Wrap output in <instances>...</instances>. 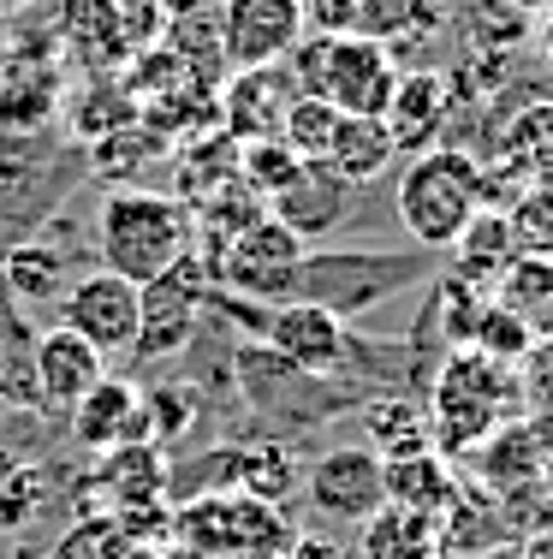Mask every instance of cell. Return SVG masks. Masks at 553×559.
I'll return each mask as SVG.
<instances>
[{
	"label": "cell",
	"mask_w": 553,
	"mask_h": 559,
	"mask_svg": "<svg viewBox=\"0 0 553 559\" xmlns=\"http://www.w3.org/2000/svg\"><path fill=\"white\" fill-rule=\"evenodd\" d=\"M232 388L250 405V429L274 435V441H298V435L322 429L339 411H358L363 393L346 388L339 376H310V369L286 364L262 340H232Z\"/></svg>",
	"instance_id": "6da1fadb"
},
{
	"label": "cell",
	"mask_w": 553,
	"mask_h": 559,
	"mask_svg": "<svg viewBox=\"0 0 553 559\" xmlns=\"http://www.w3.org/2000/svg\"><path fill=\"white\" fill-rule=\"evenodd\" d=\"M191 209L167 191H143V185H113L96 209V269L149 286L161 280L173 262L191 257Z\"/></svg>",
	"instance_id": "7a4b0ae2"
},
{
	"label": "cell",
	"mask_w": 553,
	"mask_h": 559,
	"mask_svg": "<svg viewBox=\"0 0 553 559\" xmlns=\"http://www.w3.org/2000/svg\"><path fill=\"white\" fill-rule=\"evenodd\" d=\"M423 274H434V250H304V262L292 269L286 298L315 304V310L358 322V316L381 310L387 298L411 292ZM280 298V304H286Z\"/></svg>",
	"instance_id": "3957f363"
},
{
	"label": "cell",
	"mask_w": 553,
	"mask_h": 559,
	"mask_svg": "<svg viewBox=\"0 0 553 559\" xmlns=\"http://www.w3.org/2000/svg\"><path fill=\"white\" fill-rule=\"evenodd\" d=\"M518 399V369L494 364L482 352H446L429 381V423H434V452L446 459H470L500 423H512Z\"/></svg>",
	"instance_id": "277c9868"
},
{
	"label": "cell",
	"mask_w": 553,
	"mask_h": 559,
	"mask_svg": "<svg viewBox=\"0 0 553 559\" xmlns=\"http://www.w3.org/2000/svg\"><path fill=\"white\" fill-rule=\"evenodd\" d=\"M393 209H399V226L411 233L417 250H434V257L453 250V238L482 209V155L453 150V143L411 155V167L393 185Z\"/></svg>",
	"instance_id": "5b68a950"
},
{
	"label": "cell",
	"mask_w": 553,
	"mask_h": 559,
	"mask_svg": "<svg viewBox=\"0 0 553 559\" xmlns=\"http://www.w3.org/2000/svg\"><path fill=\"white\" fill-rule=\"evenodd\" d=\"M280 66L292 72L298 96H322V102H334L339 114H358V119L387 114L393 90H399V72H405V66H393L387 43L358 36V31H346V36L310 31Z\"/></svg>",
	"instance_id": "8992f818"
},
{
	"label": "cell",
	"mask_w": 553,
	"mask_h": 559,
	"mask_svg": "<svg viewBox=\"0 0 553 559\" xmlns=\"http://www.w3.org/2000/svg\"><path fill=\"white\" fill-rule=\"evenodd\" d=\"M208 286H215V274H208V262L196 257V250L184 262H173L161 280L137 286V340H131L125 376H131V369L167 364V357H179L184 345L203 334V322H208Z\"/></svg>",
	"instance_id": "52a82bcc"
},
{
	"label": "cell",
	"mask_w": 553,
	"mask_h": 559,
	"mask_svg": "<svg viewBox=\"0 0 553 559\" xmlns=\"http://www.w3.org/2000/svg\"><path fill=\"white\" fill-rule=\"evenodd\" d=\"M304 495L315 506V518L346 524V530H363L369 518L387 506V464H381L363 441L327 447V452H315V459L304 464Z\"/></svg>",
	"instance_id": "ba28073f"
},
{
	"label": "cell",
	"mask_w": 553,
	"mask_h": 559,
	"mask_svg": "<svg viewBox=\"0 0 553 559\" xmlns=\"http://www.w3.org/2000/svg\"><path fill=\"white\" fill-rule=\"evenodd\" d=\"M304 250L310 245L298 233H286L274 215H262V221L239 226V233L220 245L215 280L232 286V292H244V298H256V304H280L286 286H292V269L304 262Z\"/></svg>",
	"instance_id": "9c48e42d"
},
{
	"label": "cell",
	"mask_w": 553,
	"mask_h": 559,
	"mask_svg": "<svg viewBox=\"0 0 553 559\" xmlns=\"http://www.w3.org/2000/svg\"><path fill=\"white\" fill-rule=\"evenodd\" d=\"M60 328H72L77 340H89L101 357H131V340H137V286L108 269H84L65 286L60 298Z\"/></svg>",
	"instance_id": "30bf717a"
},
{
	"label": "cell",
	"mask_w": 553,
	"mask_h": 559,
	"mask_svg": "<svg viewBox=\"0 0 553 559\" xmlns=\"http://www.w3.org/2000/svg\"><path fill=\"white\" fill-rule=\"evenodd\" d=\"M304 43V0H227L220 7V60L274 66Z\"/></svg>",
	"instance_id": "8fae6325"
},
{
	"label": "cell",
	"mask_w": 553,
	"mask_h": 559,
	"mask_svg": "<svg viewBox=\"0 0 553 559\" xmlns=\"http://www.w3.org/2000/svg\"><path fill=\"white\" fill-rule=\"evenodd\" d=\"M262 345L280 352L286 364L310 369V376H339L346 369V352H351V328L339 316L315 310V304H268V322H262Z\"/></svg>",
	"instance_id": "7c38bea8"
},
{
	"label": "cell",
	"mask_w": 553,
	"mask_h": 559,
	"mask_svg": "<svg viewBox=\"0 0 553 559\" xmlns=\"http://www.w3.org/2000/svg\"><path fill=\"white\" fill-rule=\"evenodd\" d=\"M292 96H298V84L280 60L274 66H239V78L215 96V119L232 143L280 138V119L292 108Z\"/></svg>",
	"instance_id": "4fadbf2b"
},
{
	"label": "cell",
	"mask_w": 553,
	"mask_h": 559,
	"mask_svg": "<svg viewBox=\"0 0 553 559\" xmlns=\"http://www.w3.org/2000/svg\"><path fill=\"white\" fill-rule=\"evenodd\" d=\"M65 429H72V441L84 447V452H113V447H125V441H149V423H143V388L125 376H101L96 388H89L84 399H77L72 411H65Z\"/></svg>",
	"instance_id": "5bb4252c"
},
{
	"label": "cell",
	"mask_w": 553,
	"mask_h": 559,
	"mask_svg": "<svg viewBox=\"0 0 553 559\" xmlns=\"http://www.w3.org/2000/svg\"><path fill=\"white\" fill-rule=\"evenodd\" d=\"M358 185H346L327 162H304L298 167V179L286 185V191L268 197V215L286 226V233H298L304 245H315L322 233H334V226H346V215L358 209Z\"/></svg>",
	"instance_id": "9a60e30c"
},
{
	"label": "cell",
	"mask_w": 553,
	"mask_h": 559,
	"mask_svg": "<svg viewBox=\"0 0 553 559\" xmlns=\"http://www.w3.org/2000/svg\"><path fill=\"white\" fill-rule=\"evenodd\" d=\"M101 376H108V357H101L89 340H77L72 328H48V334H36L31 381H36V405L43 411H72Z\"/></svg>",
	"instance_id": "2e32d148"
},
{
	"label": "cell",
	"mask_w": 553,
	"mask_h": 559,
	"mask_svg": "<svg viewBox=\"0 0 553 559\" xmlns=\"http://www.w3.org/2000/svg\"><path fill=\"white\" fill-rule=\"evenodd\" d=\"M381 126H387V138H393V150H399V155L434 150L441 131H446V72H434V66H411V72H399V90H393Z\"/></svg>",
	"instance_id": "e0dca14e"
},
{
	"label": "cell",
	"mask_w": 553,
	"mask_h": 559,
	"mask_svg": "<svg viewBox=\"0 0 553 559\" xmlns=\"http://www.w3.org/2000/svg\"><path fill=\"white\" fill-rule=\"evenodd\" d=\"M72 257H65V245L55 238H19V245L0 250V286H7V298L19 304V310H48L65 298V286H72Z\"/></svg>",
	"instance_id": "ac0fdd59"
},
{
	"label": "cell",
	"mask_w": 553,
	"mask_h": 559,
	"mask_svg": "<svg viewBox=\"0 0 553 559\" xmlns=\"http://www.w3.org/2000/svg\"><path fill=\"white\" fill-rule=\"evenodd\" d=\"M60 114V72L43 55L0 72V138H43Z\"/></svg>",
	"instance_id": "d6986e66"
},
{
	"label": "cell",
	"mask_w": 553,
	"mask_h": 559,
	"mask_svg": "<svg viewBox=\"0 0 553 559\" xmlns=\"http://www.w3.org/2000/svg\"><path fill=\"white\" fill-rule=\"evenodd\" d=\"M358 417H363V447L381 464L434 452V423H429V405L417 393H375L358 405Z\"/></svg>",
	"instance_id": "ffe728a7"
},
{
	"label": "cell",
	"mask_w": 553,
	"mask_h": 559,
	"mask_svg": "<svg viewBox=\"0 0 553 559\" xmlns=\"http://www.w3.org/2000/svg\"><path fill=\"white\" fill-rule=\"evenodd\" d=\"M470 464L482 471V483L500 488V495H518L524 483H542L548 476V459H542V441H536L530 417H512L470 452Z\"/></svg>",
	"instance_id": "44dd1931"
},
{
	"label": "cell",
	"mask_w": 553,
	"mask_h": 559,
	"mask_svg": "<svg viewBox=\"0 0 553 559\" xmlns=\"http://www.w3.org/2000/svg\"><path fill=\"white\" fill-rule=\"evenodd\" d=\"M322 162L334 167L346 185L369 191L375 179H387V173L399 167V150H393V138H387V126H381V119L339 114V131H334V143H327Z\"/></svg>",
	"instance_id": "7402d4cb"
},
{
	"label": "cell",
	"mask_w": 553,
	"mask_h": 559,
	"mask_svg": "<svg viewBox=\"0 0 553 559\" xmlns=\"http://www.w3.org/2000/svg\"><path fill=\"white\" fill-rule=\"evenodd\" d=\"M239 495L262 500V506H286L292 495H304V459H298V447L274 441V435L239 441Z\"/></svg>",
	"instance_id": "603a6c76"
},
{
	"label": "cell",
	"mask_w": 553,
	"mask_h": 559,
	"mask_svg": "<svg viewBox=\"0 0 553 559\" xmlns=\"http://www.w3.org/2000/svg\"><path fill=\"white\" fill-rule=\"evenodd\" d=\"M518 262V245H512L506 209H477L470 226L453 238V274H465L477 292H494V280Z\"/></svg>",
	"instance_id": "cb8c5ba5"
},
{
	"label": "cell",
	"mask_w": 553,
	"mask_h": 559,
	"mask_svg": "<svg viewBox=\"0 0 553 559\" xmlns=\"http://www.w3.org/2000/svg\"><path fill=\"white\" fill-rule=\"evenodd\" d=\"M65 119H72V143H101L113 138V131L137 126V96L125 90V78L113 72H96L84 90H72V102H65Z\"/></svg>",
	"instance_id": "d4e9b609"
},
{
	"label": "cell",
	"mask_w": 553,
	"mask_h": 559,
	"mask_svg": "<svg viewBox=\"0 0 553 559\" xmlns=\"http://www.w3.org/2000/svg\"><path fill=\"white\" fill-rule=\"evenodd\" d=\"M489 298L512 316V322L530 328V340H553V262L548 257H518L494 280Z\"/></svg>",
	"instance_id": "484cf974"
},
{
	"label": "cell",
	"mask_w": 553,
	"mask_h": 559,
	"mask_svg": "<svg viewBox=\"0 0 553 559\" xmlns=\"http://www.w3.org/2000/svg\"><path fill=\"white\" fill-rule=\"evenodd\" d=\"M101 483L113 488V506L120 512H131V506H155V500H167V452L155 447V441H125V447H113V452H101Z\"/></svg>",
	"instance_id": "4316f807"
},
{
	"label": "cell",
	"mask_w": 553,
	"mask_h": 559,
	"mask_svg": "<svg viewBox=\"0 0 553 559\" xmlns=\"http://www.w3.org/2000/svg\"><path fill=\"white\" fill-rule=\"evenodd\" d=\"M363 559H441V518L411 506H381L363 524Z\"/></svg>",
	"instance_id": "83f0119b"
},
{
	"label": "cell",
	"mask_w": 553,
	"mask_h": 559,
	"mask_svg": "<svg viewBox=\"0 0 553 559\" xmlns=\"http://www.w3.org/2000/svg\"><path fill=\"white\" fill-rule=\"evenodd\" d=\"M458 500V476L446 464V452H417V459H393L387 464V506H411V512H453Z\"/></svg>",
	"instance_id": "f1b7e54d"
},
{
	"label": "cell",
	"mask_w": 553,
	"mask_h": 559,
	"mask_svg": "<svg viewBox=\"0 0 553 559\" xmlns=\"http://www.w3.org/2000/svg\"><path fill=\"white\" fill-rule=\"evenodd\" d=\"M500 167H512L524 185H553V102H530L500 131Z\"/></svg>",
	"instance_id": "f546056e"
},
{
	"label": "cell",
	"mask_w": 553,
	"mask_h": 559,
	"mask_svg": "<svg viewBox=\"0 0 553 559\" xmlns=\"http://www.w3.org/2000/svg\"><path fill=\"white\" fill-rule=\"evenodd\" d=\"M55 31H60V43L72 48V60L84 66V72H113V66H125L120 48H113L101 0H55Z\"/></svg>",
	"instance_id": "4dcf8cb0"
},
{
	"label": "cell",
	"mask_w": 553,
	"mask_h": 559,
	"mask_svg": "<svg viewBox=\"0 0 553 559\" xmlns=\"http://www.w3.org/2000/svg\"><path fill=\"white\" fill-rule=\"evenodd\" d=\"M203 417H208V393L196 388V381L167 376L161 388H143V423H149V441L161 447V452L179 447Z\"/></svg>",
	"instance_id": "1f68e13d"
},
{
	"label": "cell",
	"mask_w": 553,
	"mask_h": 559,
	"mask_svg": "<svg viewBox=\"0 0 553 559\" xmlns=\"http://www.w3.org/2000/svg\"><path fill=\"white\" fill-rule=\"evenodd\" d=\"M48 506V471L24 452L0 447V530H31Z\"/></svg>",
	"instance_id": "d6a6232c"
},
{
	"label": "cell",
	"mask_w": 553,
	"mask_h": 559,
	"mask_svg": "<svg viewBox=\"0 0 553 559\" xmlns=\"http://www.w3.org/2000/svg\"><path fill=\"white\" fill-rule=\"evenodd\" d=\"M298 167H304V155H298L292 143H280V138L239 143V185H244V191H256L262 203H268L274 191H286V185L298 179Z\"/></svg>",
	"instance_id": "836d02e7"
},
{
	"label": "cell",
	"mask_w": 553,
	"mask_h": 559,
	"mask_svg": "<svg viewBox=\"0 0 553 559\" xmlns=\"http://www.w3.org/2000/svg\"><path fill=\"white\" fill-rule=\"evenodd\" d=\"M512 245L518 257H548L553 262V185H524L506 209Z\"/></svg>",
	"instance_id": "e575fe53"
},
{
	"label": "cell",
	"mask_w": 553,
	"mask_h": 559,
	"mask_svg": "<svg viewBox=\"0 0 553 559\" xmlns=\"http://www.w3.org/2000/svg\"><path fill=\"white\" fill-rule=\"evenodd\" d=\"M334 131H339V108L322 102V96H292V108H286V119H280V143H292L304 162H322L327 143H334Z\"/></svg>",
	"instance_id": "d590c367"
},
{
	"label": "cell",
	"mask_w": 553,
	"mask_h": 559,
	"mask_svg": "<svg viewBox=\"0 0 553 559\" xmlns=\"http://www.w3.org/2000/svg\"><path fill=\"white\" fill-rule=\"evenodd\" d=\"M101 12H108V31H113L120 60L149 55V48L167 36V12L155 7V0H101Z\"/></svg>",
	"instance_id": "8d00e7d4"
},
{
	"label": "cell",
	"mask_w": 553,
	"mask_h": 559,
	"mask_svg": "<svg viewBox=\"0 0 553 559\" xmlns=\"http://www.w3.org/2000/svg\"><path fill=\"white\" fill-rule=\"evenodd\" d=\"M530 328L524 322H512L506 310H500V304L489 298L482 304V322H477V334H470V352H482V357H494V364H512L518 369L524 357H530Z\"/></svg>",
	"instance_id": "74e56055"
},
{
	"label": "cell",
	"mask_w": 553,
	"mask_h": 559,
	"mask_svg": "<svg viewBox=\"0 0 553 559\" xmlns=\"http://www.w3.org/2000/svg\"><path fill=\"white\" fill-rule=\"evenodd\" d=\"M417 19V0H351V31L375 36V43H393L405 36Z\"/></svg>",
	"instance_id": "f35d334b"
},
{
	"label": "cell",
	"mask_w": 553,
	"mask_h": 559,
	"mask_svg": "<svg viewBox=\"0 0 553 559\" xmlns=\"http://www.w3.org/2000/svg\"><path fill=\"white\" fill-rule=\"evenodd\" d=\"M518 399L530 405V417H553V340H536L518 364Z\"/></svg>",
	"instance_id": "ab89813d"
},
{
	"label": "cell",
	"mask_w": 553,
	"mask_h": 559,
	"mask_svg": "<svg viewBox=\"0 0 553 559\" xmlns=\"http://www.w3.org/2000/svg\"><path fill=\"white\" fill-rule=\"evenodd\" d=\"M48 559H113V524L108 518H89V524H77Z\"/></svg>",
	"instance_id": "60d3db41"
},
{
	"label": "cell",
	"mask_w": 553,
	"mask_h": 559,
	"mask_svg": "<svg viewBox=\"0 0 553 559\" xmlns=\"http://www.w3.org/2000/svg\"><path fill=\"white\" fill-rule=\"evenodd\" d=\"M155 7L167 12V24H184V19H196V12H208L215 0H155Z\"/></svg>",
	"instance_id": "b9f144b4"
},
{
	"label": "cell",
	"mask_w": 553,
	"mask_h": 559,
	"mask_svg": "<svg viewBox=\"0 0 553 559\" xmlns=\"http://www.w3.org/2000/svg\"><path fill=\"white\" fill-rule=\"evenodd\" d=\"M530 36H536V48H542V55L553 60V0H548V7L530 19Z\"/></svg>",
	"instance_id": "7bdbcfd3"
},
{
	"label": "cell",
	"mask_w": 553,
	"mask_h": 559,
	"mask_svg": "<svg viewBox=\"0 0 553 559\" xmlns=\"http://www.w3.org/2000/svg\"><path fill=\"white\" fill-rule=\"evenodd\" d=\"M292 559H346L334 548V542H322V536H304V542H292Z\"/></svg>",
	"instance_id": "ee69618b"
},
{
	"label": "cell",
	"mask_w": 553,
	"mask_h": 559,
	"mask_svg": "<svg viewBox=\"0 0 553 559\" xmlns=\"http://www.w3.org/2000/svg\"><path fill=\"white\" fill-rule=\"evenodd\" d=\"M524 559H553V530H548V536H536V542H530V554H524Z\"/></svg>",
	"instance_id": "f6af8a7d"
},
{
	"label": "cell",
	"mask_w": 553,
	"mask_h": 559,
	"mask_svg": "<svg viewBox=\"0 0 553 559\" xmlns=\"http://www.w3.org/2000/svg\"><path fill=\"white\" fill-rule=\"evenodd\" d=\"M512 7H518V12H530V19H536V12L548 7V0H512Z\"/></svg>",
	"instance_id": "bcb514c9"
},
{
	"label": "cell",
	"mask_w": 553,
	"mask_h": 559,
	"mask_svg": "<svg viewBox=\"0 0 553 559\" xmlns=\"http://www.w3.org/2000/svg\"><path fill=\"white\" fill-rule=\"evenodd\" d=\"M0 411H7V405H0Z\"/></svg>",
	"instance_id": "7dc6e473"
}]
</instances>
